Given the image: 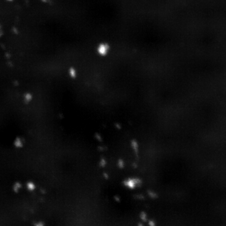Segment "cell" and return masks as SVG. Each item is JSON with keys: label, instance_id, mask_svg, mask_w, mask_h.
Wrapping results in <instances>:
<instances>
[{"label": "cell", "instance_id": "1", "mask_svg": "<svg viewBox=\"0 0 226 226\" xmlns=\"http://www.w3.org/2000/svg\"><path fill=\"white\" fill-rule=\"evenodd\" d=\"M110 50V47L108 44L102 43L100 44L97 47L96 51L99 55L101 56H106L108 55Z\"/></svg>", "mask_w": 226, "mask_h": 226}]
</instances>
